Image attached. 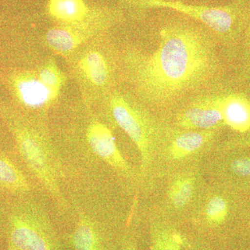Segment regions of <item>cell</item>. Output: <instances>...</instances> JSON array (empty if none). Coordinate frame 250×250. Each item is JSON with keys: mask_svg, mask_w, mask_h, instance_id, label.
Segmentation results:
<instances>
[{"mask_svg": "<svg viewBox=\"0 0 250 250\" xmlns=\"http://www.w3.org/2000/svg\"><path fill=\"white\" fill-rule=\"evenodd\" d=\"M121 250H138L134 231L126 230L122 241Z\"/></svg>", "mask_w": 250, "mask_h": 250, "instance_id": "20", "label": "cell"}, {"mask_svg": "<svg viewBox=\"0 0 250 250\" xmlns=\"http://www.w3.org/2000/svg\"><path fill=\"white\" fill-rule=\"evenodd\" d=\"M119 58L134 96L158 115L170 112L186 94L205 85L218 68L210 34L182 22L161 28L156 50L128 47Z\"/></svg>", "mask_w": 250, "mask_h": 250, "instance_id": "1", "label": "cell"}, {"mask_svg": "<svg viewBox=\"0 0 250 250\" xmlns=\"http://www.w3.org/2000/svg\"><path fill=\"white\" fill-rule=\"evenodd\" d=\"M207 185L202 164H193L157 177L139 200L179 227L190 221Z\"/></svg>", "mask_w": 250, "mask_h": 250, "instance_id": "7", "label": "cell"}, {"mask_svg": "<svg viewBox=\"0 0 250 250\" xmlns=\"http://www.w3.org/2000/svg\"><path fill=\"white\" fill-rule=\"evenodd\" d=\"M75 116L66 133L57 141L74 178L115 179L140 197L139 170L125 159L103 112L83 104Z\"/></svg>", "mask_w": 250, "mask_h": 250, "instance_id": "2", "label": "cell"}, {"mask_svg": "<svg viewBox=\"0 0 250 250\" xmlns=\"http://www.w3.org/2000/svg\"><path fill=\"white\" fill-rule=\"evenodd\" d=\"M121 9L108 6H95L85 19L72 24H55L46 32L44 43L54 53L65 59L88 41L107 34L123 22Z\"/></svg>", "mask_w": 250, "mask_h": 250, "instance_id": "11", "label": "cell"}, {"mask_svg": "<svg viewBox=\"0 0 250 250\" xmlns=\"http://www.w3.org/2000/svg\"><path fill=\"white\" fill-rule=\"evenodd\" d=\"M42 190L0 200V226L6 250H67Z\"/></svg>", "mask_w": 250, "mask_h": 250, "instance_id": "6", "label": "cell"}, {"mask_svg": "<svg viewBox=\"0 0 250 250\" xmlns=\"http://www.w3.org/2000/svg\"><path fill=\"white\" fill-rule=\"evenodd\" d=\"M42 190L5 153L0 151V191L5 196H24Z\"/></svg>", "mask_w": 250, "mask_h": 250, "instance_id": "15", "label": "cell"}, {"mask_svg": "<svg viewBox=\"0 0 250 250\" xmlns=\"http://www.w3.org/2000/svg\"><path fill=\"white\" fill-rule=\"evenodd\" d=\"M222 111L225 126L236 132L250 130V102L238 94L221 96Z\"/></svg>", "mask_w": 250, "mask_h": 250, "instance_id": "16", "label": "cell"}, {"mask_svg": "<svg viewBox=\"0 0 250 250\" xmlns=\"http://www.w3.org/2000/svg\"><path fill=\"white\" fill-rule=\"evenodd\" d=\"M4 82L14 106L42 118H48L49 111L60 96L41 82L36 70H10L5 74Z\"/></svg>", "mask_w": 250, "mask_h": 250, "instance_id": "12", "label": "cell"}, {"mask_svg": "<svg viewBox=\"0 0 250 250\" xmlns=\"http://www.w3.org/2000/svg\"><path fill=\"white\" fill-rule=\"evenodd\" d=\"M139 210L148 224L152 250H184L182 233L179 231L178 226L141 202Z\"/></svg>", "mask_w": 250, "mask_h": 250, "instance_id": "14", "label": "cell"}, {"mask_svg": "<svg viewBox=\"0 0 250 250\" xmlns=\"http://www.w3.org/2000/svg\"><path fill=\"white\" fill-rule=\"evenodd\" d=\"M220 131L219 129H179L169 123L156 154L152 184L157 177L172 171L202 164L218 146Z\"/></svg>", "mask_w": 250, "mask_h": 250, "instance_id": "9", "label": "cell"}, {"mask_svg": "<svg viewBox=\"0 0 250 250\" xmlns=\"http://www.w3.org/2000/svg\"><path fill=\"white\" fill-rule=\"evenodd\" d=\"M248 39H249V41L250 42V24H249V27H248Z\"/></svg>", "mask_w": 250, "mask_h": 250, "instance_id": "21", "label": "cell"}, {"mask_svg": "<svg viewBox=\"0 0 250 250\" xmlns=\"http://www.w3.org/2000/svg\"><path fill=\"white\" fill-rule=\"evenodd\" d=\"M172 126L189 130H221L225 126L221 96L207 95L195 98L177 108L165 118Z\"/></svg>", "mask_w": 250, "mask_h": 250, "instance_id": "13", "label": "cell"}, {"mask_svg": "<svg viewBox=\"0 0 250 250\" xmlns=\"http://www.w3.org/2000/svg\"><path fill=\"white\" fill-rule=\"evenodd\" d=\"M0 118L13 136L20 157L47 195L55 213L66 217L67 190L74 178L54 139L48 118L30 114L1 100Z\"/></svg>", "mask_w": 250, "mask_h": 250, "instance_id": "3", "label": "cell"}, {"mask_svg": "<svg viewBox=\"0 0 250 250\" xmlns=\"http://www.w3.org/2000/svg\"><path fill=\"white\" fill-rule=\"evenodd\" d=\"M65 60L84 106L96 107L115 89L120 58L107 34L83 44Z\"/></svg>", "mask_w": 250, "mask_h": 250, "instance_id": "8", "label": "cell"}, {"mask_svg": "<svg viewBox=\"0 0 250 250\" xmlns=\"http://www.w3.org/2000/svg\"><path fill=\"white\" fill-rule=\"evenodd\" d=\"M36 70L39 79L46 86L61 94L66 84L67 77L59 67L54 57H49Z\"/></svg>", "mask_w": 250, "mask_h": 250, "instance_id": "18", "label": "cell"}, {"mask_svg": "<svg viewBox=\"0 0 250 250\" xmlns=\"http://www.w3.org/2000/svg\"><path fill=\"white\" fill-rule=\"evenodd\" d=\"M218 147L226 148V149H250V136L246 137L238 138L224 141L218 143Z\"/></svg>", "mask_w": 250, "mask_h": 250, "instance_id": "19", "label": "cell"}, {"mask_svg": "<svg viewBox=\"0 0 250 250\" xmlns=\"http://www.w3.org/2000/svg\"><path fill=\"white\" fill-rule=\"evenodd\" d=\"M73 228L67 244L73 250H110L113 235L133 218L131 200L116 187L93 179H78L67 190Z\"/></svg>", "mask_w": 250, "mask_h": 250, "instance_id": "4", "label": "cell"}, {"mask_svg": "<svg viewBox=\"0 0 250 250\" xmlns=\"http://www.w3.org/2000/svg\"><path fill=\"white\" fill-rule=\"evenodd\" d=\"M95 7L84 0H48L46 12L56 24H72L85 19Z\"/></svg>", "mask_w": 250, "mask_h": 250, "instance_id": "17", "label": "cell"}, {"mask_svg": "<svg viewBox=\"0 0 250 250\" xmlns=\"http://www.w3.org/2000/svg\"><path fill=\"white\" fill-rule=\"evenodd\" d=\"M122 2L135 9L174 10L202 22L222 39L231 37L250 18L249 0H236L231 4L216 7L170 0H122Z\"/></svg>", "mask_w": 250, "mask_h": 250, "instance_id": "10", "label": "cell"}, {"mask_svg": "<svg viewBox=\"0 0 250 250\" xmlns=\"http://www.w3.org/2000/svg\"><path fill=\"white\" fill-rule=\"evenodd\" d=\"M99 106L110 123L121 128L137 149L140 197H142L152 185L156 154L168 127V122L136 97L116 88Z\"/></svg>", "mask_w": 250, "mask_h": 250, "instance_id": "5", "label": "cell"}, {"mask_svg": "<svg viewBox=\"0 0 250 250\" xmlns=\"http://www.w3.org/2000/svg\"></svg>", "mask_w": 250, "mask_h": 250, "instance_id": "22", "label": "cell"}]
</instances>
